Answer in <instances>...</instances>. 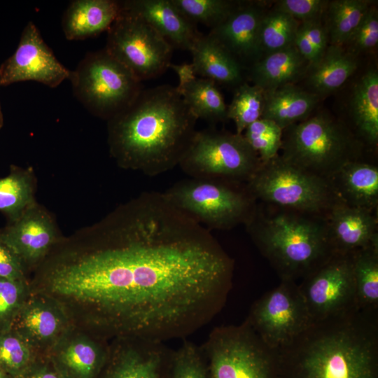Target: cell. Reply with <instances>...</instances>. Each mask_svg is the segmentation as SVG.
<instances>
[{"instance_id": "6da1fadb", "label": "cell", "mask_w": 378, "mask_h": 378, "mask_svg": "<svg viewBox=\"0 0 378 378\" xmlns=\"http://www.w3.org/2000/svg\"><path fill=\"white\" fill-rule=\"evenodd\" d=\"M232 273L210 230L151 191L60 239L29 284L31 293L59 304L74 327L97 337L164 342L213 319Z\"/></svg>"}, {"instance_id": "7a4b0ae2", "label": "cell", "mask_w": 378, "mask_h": 378, "mask_svg": "<svg viewBox=\"0 0 378 378\" xmlns=\"http://www.w3.org/2000/svg\"><path fill=\"white\" fill-rule=\"evenodd\" d=\"M197 120L175 87L142 89L108 120L111 153L122 167L159 175L178 165L197 131Z\"/></svg>"}, {"instance_id": "3957f363", "label": "cell", "mask_w": 378, "mask_h": 378, "mask_svg": "<svg viewBox=\"0 0 378 378\" xmlns=\"http://www.w3.org/2000/svg\"><path fill=\"white\" fill-rule=\"evenodd\" d=\"M304 346L272 351L274 378H377L374 342L351 326L322 331Z\"/></svg>"}, {"instance_id": "277c9868", "label": "cell", "mask_w": 378, "mask_h": 378, "mask_svg": "<svg viewBox=\"0 0 378 378\" xmlns=\"http://www.w3.org/2000/svg\"><path fill=\"white\" fill-rule=\"evenodd\" d=\"M246 225L284 279L312 272L328 259L325 257L332 247L327 227L321 223L284 214L262 218L254 210Z\"/></svg>"}, {"instance_id": "5b68a950", "label": "cell", "mask_w": 378, "mask_h": 378, "mask_svg": "<svg viewBox=\"0 0 378 378\" xmlns=\"http://www.w3.org/2000/svg\"><path fill=\"white\" fill-rule=\"evenodd\" d=\"M286 129L281 157L306 172L329 181L342 165L353 161L354 139L341 123L325 114Z\"/></svg>"}, {"instance_id": "8992f818", "label": "cell", "mask_w": 378, "mask_h": 378, "mask_svg": "<svg viewBox=\"0 0 378 378\" xmlns=\"http://www.w3.org/2000/svg\"><path fill=\"white\" fill-rule=\"evenodd\" d=\"M240 182L190 178L163 193L176 208L209 230L246 223L255 208L254 197Z\"/></svg>"}, {"instance_id": "52a82bcc", "label": "cell", "mask_w": 378, "mask_h": 378, "mask_svg": "<svg viewBox=\"0 0 378 378\" xmlns=\"http://www.w3.org/2000/svg\"><path fill=\"white\" fill-rule=\"evenodd\" d=\"M69 80L74 93L92 113L108 120L142 90L141 82L104 49L88 53Z\"/></svg>"}, {"instance_id": "ba28073f", "label": "cell", "mask_w": 378, "mask_h": 378, "mask_svg": "<svg viewBox=\"0 0 378 378\" xmlns=\"http://www.w3.org/2000/svg\"><path fill=\"white\" fill-rule=\"evenodd\" d=\"M261 164L243 134L207 128L196 131L178 166L190 178L241 183Z\"/></svg>"}, {"instance_id": "9c48e42d", "label": "cell", "mask_w": 378, "mask_h": 378, "mask_svg": "<svg viewBox=\"0 0 378 378\" xmlns=\"http://www.w3.org/2000/svg\"><path fill=\"white\" fill-rule=\"evenodd\" d=\"M246 186L254 198L300 211L330 210L336 203V194L328 179L278 155L261 164Z\"/></svg>"}, {"instance_id": "30bf717a", "label": "cell", "mask_w": 378, "mask_h": 378, "mask_svg": "<svg viewBox=\"0 0 378 378\" xmlns=\"http://www.w3.org/2000/svg\"><path fill=\"white\" fill-rule=\"evenodd\" d=\"M201 349L211 378H274L272 351L247 322L215 328Z\"/></svg>"}, {"instance_id": "8fae6325", "label": "cell", "mask_w": 378, "mask_h": 378, "mask_svg": "<svg viewBox=\"0 0 378 378\" xmlns=\"http://www.w3.org/2000/svg\"><path fill=\"white\" fill-rule=\"evenodd\" d=\"M104 50L141 82L163 74L173 52L170 44L152 27L122 6L107 31Z\"/></svg>"}, {"instance_id": "7c38bea8", "label": "cell", "mask_w": 378, "mask_h": 378, "mask_svg": "<svg viewBox=\"0 0 378 378\" xmlns=\"http://www.w3.org/2000/svg\"><path fill=\"white\" fill-rule=\"evenodd\" d=\"M284 280L254 304L246 321L270 350L288 344L314 323L300 288Z\"/></svg>"}, {"instance_id": "4fadbf2b", "label": "cell", "mask_w": 378, "mask_h": 378, "mask_svg": "<svg viewBox=\"0 0 378 378\" xmlns=\"http://www.w3.org/2000/svg\"><path fill=\"white\" fill-rule=\"evenodd\" d=\"M299 288L314 322L346 313L356 306L351 253H335Z\"/></svg>"}, {"instance_id": "5bb4252c", "label": "cell", "mask_w": 378, "mask_h": 378, "mask_svg": "<svg viewBox=\"0 0 378 378\" xmlns=\"http://www.w3.org/2000/svg\"><path fill=\"white\" fill-rule=\"evenodd\" d=\"M70 74L71 71L59 62L37 27L30 21L15 52L0 66V86L32 80L56 88L69 79Z\"/></svg>"}, {"instance_id": "9a60e30c", "label": "cell", "mask_w": 378, "mask_h": 378, "mask_svg": "<svg viewBox=\"0 0 378 378\" xmlns=\"http://www.w3.org/2000/svg\"><path fill=\"white\" fill-rule=\"evenodd\" d=\"M172 351L164 342L114 339L99 378H169Z\"/></svg>"}, {"instance_id": "2e32d148", "label": "cell", "mask_w": 378, "mask_h": 378, "mask_svg": "<svg viewBox=\"0 0 378 378\" xmlns=\"http://www.w3.org/2000/svg\"><path fill=\"white\" fill-rule=\"evenodd\" d=\"M73 326L66 312L55 300L30 293L12 329L39 356H46Z\"/></svg>"}, {"instance_id": "e0dca14e", "label": "cell", "mask_w": 378, "mask_h": 378, "mask_svg": "<svg viewBox=\"0 0 378 378\" xmlns=\"http://www.w3.org/2000/svg\"><path fill=\"white\" fill-rule=\"evenodd\" d=\"M110 341L73 326L46 356L62 378H99Z\"/></svg>"}, {"instance_id": "ac0fdd59", "label": "cell", "mask_w": 378, "mask_h": 378, "mask_svg": "<svg viewBox=\"0 0 378 378\" xmlns=\"http://www.w3.org/2000/svg\"><path fill=\"white\" fill-rule=\"evenodd\" d=\"M0 234L28 272L34 270L59 240L50 216L35 204Z\"/></svg>"}, {"instance_id": "d6986e66", "label": "cell", "mask_w": 378, "mask_h": 378, "mask_svg": "<svg viewBox=\"0 0 378 378\" xmlns=\"http://www.w3.org/2000/svg\"><path fill=\"white\" fill-rule=\"evenodd\" d=\"M120 4L152 27L173 49L190 51L202 35L171 0H127Z\"/></svg>"}, {"instance_id": "ffe728a7", "label": "cell", "mask_w": 378, "mask_h": 378, "mask_svg": "<svg viewBox=\"0 0 378 378\" xmlns=\"http://www.w3.org/2000/svg\"><path fill=\"white\" fill-rule=\"evenodd\" d=\"M326 227L335 253L348 254L378 246L377 220L371 211L335 203L330 209Z\"/></svg>"}, {"instance_id": "44dd1931", "label": "cell", "mask_w": 378, "mask_h": 378, "mask_svg": "<svg viewBox=\"0 0 378 378\" xmlns=\"http://www.w3.org/2000/svg\"><path fill=\"white\" fill-rule=\"evenodd\" d=\"M264 13L262 9L255 4L241 3L226 20L211 29L208 34L239 63L240 61L253 62L261 56L259 29Z\"/></svg>"}, {"instance_id": "7402d4cb", "label": "cell", "mask_w": 378, "mask_h": 378, "mask_svg": "<svg viewBox=\"0 0 378 378\" xmlns=\"http://www.w3.org/2000/svg\"><path fill=\"white\" fill-rule=\"evenodd\" d=\"M120 11V1H73L62 19L65 37L68 40H83L96 36L108 31Z\"/></svg>"}, {"instance_id": "603a6c76", "label": "cell", "mask_w": 378, "mask_h": 378, "mask_svg": "<svg viewBox=\"0 0 378 378\" xmlns=\"http://www.w3.org/2000/svg\"><path fill=\"white\" fill-rule=\"evenodd\" d=\"M337 181L331 185L336 195H340L347 205L374 209L378 202V168L375 165L357 162H348L330 178Z\"/></svg>"}, {"instance_id": "cb8c5ba5", "label": "cell", "mask_w": 378, "mask_h": 378, "mask_svg": "<svg viewBox=\"0 0 378 378\" xmlns=\"http://www.w3.org/2000/svg\"><path fill=\"white\" fill-rule=\"evenodd\" d=\"M190 52L200 78L235 87L243 83L241 64L209 34H202Z\"/></svg>"}, {"instance_id": "d4e9b609", "label": "cell", "mask_w": 378, "mask_h": 378, "mask_svg": "<svg viewBox=\"0 0 378 378\" xmlns=\"http://www.w3.org/2000/svg\"><path fill=\"white\" fill-rule=\"evenodd\" d=\"M305 62L294 45L260 57L250 66V78L265 93L293 82L301 74Z\"/></svg>"}, {"instance_id": "484cf974", "label": "cell", "mask_w": 378, "mask_h": 378, "mask_svg": "<svg viewBox=\"0 0 378 378\" xmlns=\"http://www.w3.org/2000/svg\"><path fill=\"white\" fill-rule=\"evenodd\" d=\"M318 96L288 84L265 93L262 118L275 122L283 130L307 119L316 106Z\"/></svg>"}, {"instance_id": "4316f807", "label": "cell", "mask_w": 378, "mask_h": 378, "mask_svg": "<svg viewBox=\"0 0 378 378\" xmlns=\"http://www.w3.org/2000/svg\"><path fill=\"white\" fill-rule=\"evenodd\" d=\"M351 111L360 134L371 144L378 140V74L366 72L356 83L351 99Z\"/></svg>"}, {"instance_id": "83f0119b", "label": "cell", "mask_w": 378, "mask_h": 378, "mask_svg": "<svg viewBox=\"0 0 378 378\" xmlns=\"http://www.w3.org/2000/svg\"><path fill=\"white\" fill-rule=\"evenodd\" d=\"M356 68L354 54L345 51L342 46L331 45L319 62L313 66L309 83L318 93L330 92L340 88Z\"/></svg>"}, {"instance_id": "f1b7e54d", "label": "cell", "mask_w": 378, "mask_h": 378, "mask_svg": "<svg viewBox=\"0 0 378 378\" xmlns=\"http://www.w3.org/2000/svg\"><path fill=\"white\" fill-rule=\"evenodd\" d=\"M370 6V1L365 0L328 1L326 29L330 44L338 46L346 44Z\"/></svg>"}, {"instance_id": "f546056e", "label": "cell", "mask_w": 378, "mask_h": 378, "mask_svg": "<svg viewBox=\"0 0 378 378\" xmlns=\"http://www.w3.org/2000/svg\"><path fill=\"white\" fill-rule=\"evenodd\" d=\"M216 85L211 80L197 78L182 92L183 100L197 120L214 123L227 119V106Z\"/></svg>"}, {"instance_id": "4dcf8cb0", "label": "cell", "mask_w": 378, "mask_h": 378, "mask_svg": "<svg viewBox=\"0 0 378 378\" xmlns=\"http://www.w3.org/2000/svg\"><path fill=\"white\" fill-rule=\"evenodd\" d=\"M357 307L378 303V246L351 253Z\"/></svg>"}, {"instance_id": "1f68e13d", "label": "cell", "mask_w": 378, "mask_h": 378, "mask_svg": "<svg viewBox=\"0 0 378 378\" xmlns=\"http://www.w3.org/2000/svg\"><path fill=\"white\" fill-rule=\"evenodd\" d=\"M300 23L289 15L276 9L265 13L259 29L261 56L263 52L267 54L293 45Z\"/></svg>"}, {"instance_id": "d6a6232c", "label": "cell", "mask_w": 378, "mask_h": 378, "mask_svg": "<svg viewBox=\"0 0 378 378\" xmlns=\"http://www.w3.org/2000/svg\"><path fill=\"white\" fill-rule=\"evenodd\" d=\"M34 204V182L30 172H14L0 178V211L13 221Z\"/></svg>"}, {"instance_id": "836d02e7", "label": "cell", "mask_w": 378, "mask_h": 378, "mask_svg": "<svg viewBox=\"0 0 378 378\" xmlns=\"http://www.w3.org/2000/svg\"><path fill=\"white\" fill-rule=\"evenodd\" d=\"M264 106L265 92L260 88L245 82L237 86L227 110V118L235 124V133L243 134L248 126L261 118Z\"/></svg>"}, {"instance_id": "e575fe53", "label": "cell", "mask_w": 378, "mask_h": 378, "mask_svg": "<svg viewBox=\"0 0 378 378\" xmlns=\"http://www.w3.org/2000/svg\"><path fill=\"white\" fill-rule=\"evenodd\" d=\"M176 8L195 24L211 29L221 24L240 5L226 0H171Z\"/></svg>"}, {"instance_id": "d590c367", "label": "cell", "mask_w": 378, "mask_h": 378, "mask_svg": "<svg viewBox=\"0 0 378 378\" xmlns=\"http://www.w3.org/2000/svg\"><path fill=\"white\" fill-rule=\"evenodd\" d=\"M39 356L13 330L0 332V368L20 377Z\"/></svg>"}, {"instance_id": "8d00e7d4", "label": "cell", "mask_w": 378, "mask_h": 378, "mask_svg": "<svg viewBox=\"0 0 378 378\" xmlns=\"http://www.w3.org/2000/svg\"><path fill=\"white\" fill-rule=\"evenodd\" d=\"M243 136L262 164L277 155L283 130L273 121L261 118L248 126Z\"/></svg>"}, {"instance_id": "74e56055", "label": "cell", "mask_w": 378, "mask_h": 378, "mask_svg": "<svg viewBox=\"0 0 378 378\" xmlns=\"http://www.w3.org/2000/svg\"><path fill=\"white\" fill-rule=\"evenodd\" d=\"M169 378H211L201 347L184 339L172 350Z\"/></svg>"}, {"instance_id": "f35d334b", "label": "cell", "mask_w": 378, "mask_h": 378, "mask_svg": "<svg viewBox=\"0 0 378 378\" xmlns=\"http://www.w3.org/2000/svg\"><path fill=\"white\" fill-rule=\"evenodd\" d=\"M30 293L27 280L0 278V332L12 329Z\"/></svg>"}, {"instance_id": "ab89813d", "label": "cell", "mask_w": 378, "mask_h": 378, "mask_svg": "<svg viewBox=\"0 0 378 378\" xmlns=\"http://www.w3.org/2000/svg\"><path fill=\"white\" fill-rule=\"evenodd\" d=\"M378 43V15L376 8L370 6L364 18L349 40L351 53L369 50Z\"/></svg>"}, {"instance_id": "60d3db41", "label": "cell", "mask_w": 378, "mask_h": 378, "mask_svg": "<svg viewBox=\"0 0 378 378\" xmlns=\"http://www.w3.org/2000/svg\"><path fill=\"white\" fill-rule=\"evenodd\" d=\"M328 1L323 0H281L274 9L284 12L298 21H309L320 18Z\"/></svg>"}, {"instance_id": "b9f144b4", "label": "cell", "mask_w": 378, "mask_h": 378, "mask_svg": "<svg viewBox=\"0 0 378 378\" xmlns=\"http://www.w3.org/2000/svg\"><path fill=\"white\" fill-rule=\"evenodd\" d=\"M27 274L28 271L20 258L0 234V278L29 281Z\"/></svg>"}, {"instance_id": "7bdbcfd3", "label": "cell", "mask_w": 378, "mask_h": 378, "mask_svg": "<svg viewBox=\"0 0 378 378\" xmlns=\"http://www.w3.org/2000/svg\"><path fill=\"white\" fill-rule=\"evenodd\" d=\"M300 25L321 60L328 48V36L326 27L321 24L320 18L301 22Z\"/></svg>"}, {"instance_id": "ee69618b", "label": "cell", "mask_w": 378, "mask_h": 378, "mask_svg": "<svg viewBox=\"0 0 378 378\" xmlns=\"http://www.w3.org/2000/svg\"><path fill=\"white\" fill-rule=\"evenodd\" d=\"M18 378H62L47 356H38Z\"/></svg>"}, {"instance_id": "f6af8a7d", "label": "cell", "mask_w": 378, "mask_h": 378, "mask_svg": "<svg viewBox=\"0 0 378 378\" xmlns=\"http://www.w3.org/2000/svg\"><path fill=\"white\" fill-rule=\"evenodd\" d=\"M169 68L175 71L178 77L179 83L175 88L181 95L185 88L197 78L195 66L192 62L181 64L171 63Z\"/></svg>"}, {"instance_id": "bcb514c9", "label": "cell", "mask_w": 378, "mask_h": 378, "mask_svg": "<svg viewBox=\"0 0 378 378\" xmlns=\"http://www.w3.org/2000/svg\"><path fill=\"white\" fill-rule=\"evenodd\" d=\"M0 378H12L0 368Z\"/></svg>"}, {"instance_id": "7dc6e473", "label": "cell", "mask_w": 378, "mask_h": 378, "mask_svg": "<svg viewBox=\"0 0 378 378\" xmlns=\"http://www.w3.org/2000/svg\"><path fill=\"white\" fill-rule=\"evenodd\" d=\"M2 123H3V116H2V113L0 108V127H1Z\"/></svg>"}]
</instances>
